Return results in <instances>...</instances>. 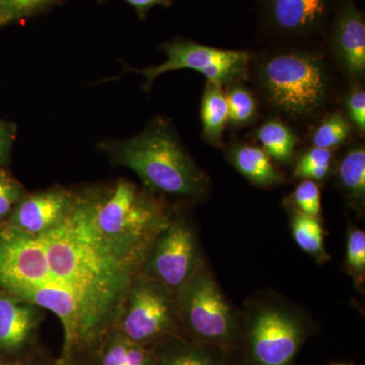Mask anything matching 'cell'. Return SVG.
I'll return each mask as SVG.
<instances>
[{"label": "cell", "instance_id": "cell-1", "mask_svg": "<svg viewBox=\"0 0 365 365\" xmlns=\"http://www.w3.org/2000/svg\"><path fill=\"white\" fill-rule=\"evenodd\" d=\"M137 273L103 246L78 194L71 215L44 234L0 227V290L59 319L63 357L100 345Z\"/></svg>", "mask_w": 365, "mask_h": 365}, {"label": "cell", "instance_id": "cell-2", "mask_svg": "<svg viewBox=\"0 0 365 365\" xmlns=\"http://www.w3.org/2000/svg\"><path fill=\"white\" fill-rule=\"evenodd\" d=\"M78 194L103 246L125 265L140 272L153 242L170 222L174 209L127 179L88 187Z\"/></svg>", "mask_w": 365, "mask_h": 365}, {"label": "cell", "instance_id": "cell-3", "mask_svg": "<svg viewBox=\"0 0 365 365\" xmlns=\"http://www.w3.org/2000/svg\"><path fill=\"white\" fill-rule=\"evenodd\" d=\"M98 146L115 165L135 173L153 195L191 201L207 196V175L165 120H155L131 138L106 140Z\"/></svg>", "mask_w": 365, "mask_h": 365}, {"label": "cell", "instance_id": "cell-4", "mask_svg": "<svg viewBox=\"0 0 365 365\" xmlns=\"http://www.w3.org/2000/svg\"><path fill=\"white\" fill-rule=\"evenodd\" d=\"M242 311L255 364H292L307 334L304 309L274 292H259Z\"/></svg>", "mask_w": 365, "mask_h": 365}, {"label": "cell", "instance_id": "cell-5", "mask_svg": "<svg viewBox=\"0 0 365 365\" xmlns=\"http://www.w3.org/2000/svg\"><path fill=\"white\" fill-rule=\"evenodd\" d=\"M258 76L268 102L289 116H309L325 102L326 67L314 53L287 51L271 55L262 62Z\"/></svg>", "mask_w": 365, "mask_h": 365}, {"label": "cell", "instance_id": "cell-6", "mask_svg": "<svg viewBox=\"0 0 365 365\" xmlns=\"http://www.w3.org/2000/svg\"><path fill=\"white\" fill-rule=\"evenodd\" d=\"M176 299L182 329L198 340L225 345L241 330V309L222 292L207 261L187 281Z\"/></svg>", "mask_w": 365, "mask_h": 365}, {"label": "cell", "instance_id": "cell-7", "mask_svg": "<svg viewBox=\"0 0 365 365\" xmlns=\"http://www.w3.org/2000/svg\"><path fill=\"white\" fill-rule=\"evenodd\" d=\"M112 329L148 348L177 338L182 325L176 297L162 283L137 273Z\"/></svg>", "mask_w": 365, "mask_h": 365}, {"label": "cell", "instance_id": "cell-8", "mask_svg": "<svg viewBox=\"0 0 365 365\" xmlns=\"http://www.w3.org/2000/svg\"><path fill=\"white\" fill-rule=\"evenodd\" d=\"M205 261L193 223L175 211L153 242L140 272L162 283L177 297Z\"/></svg>", "mask_w": 365, "mask_h": 365}, {"label": "cell", "instance_id": "cell-9", "mask_svg": "<svg viewBox=\"0 0 365 365\" xmlns=\"http://www.w3.org/2000/svg\"><path fill=\"white\" fill-rule=\"evenodd\" d=\"M167 60L158 66L141 69L145 86L158 76L179 69H192L203 74L209 83L223 86L246 78L250 55L244 51L217 49L191 41H173L163 47Z\"/></svg>", "mask_w": 365, "mask_h": 365}, {"label": "cell", "instance_id": "cell-10", "mask_svg": "<svg viewBox=\"0 0 365 365\" xmlns=\"http://www.w3.org/2000/svg\"><path fill=\"white\" fill-rule=\"evenodd\" d=\"M76 191L62 186L26 193L4 227L26 237H37L64 222L76 208Z\"/></svg>", "mask_w": 365, "mask_h": 365}, {"label": "cell", "instance_id": "cell-11", "mask_svg": "<svg viewBox=\"0 0 365 365\" xmlns=\"http://www.w3.org/2000/svg\"><path fill=\"white\" fill-rule=\"evenodd\" d=\"M42 307L0 290V352H21L35 339Z\"/></svg>", "mask_w": 365, "mask_h": 365}, {"label": "cell", "instance_id": "cell-12", "mask_svg": "<svg viewBox=\"0 0 365 365\" xmlns=\"http://www.w3.org/2000/svg\"><path fill=\"white\" fill-rule=\"evenodd\" d=\"M334 47L348 76L359 78L365 72V23L361 13L350 4L341 11L334 34Z\"/></svg>", "mask_w": 365, "mask_h": 365}, {"label": "cell", "instance_id": "cell-13", "mask_svg": "<svg viewBox=\"0 0 365 365\" xmlns=\"http://www.w3.org/2000/svg\"><path fill=\"white\" fill-rule=\"evenodd\" d=\"M227 158L235 169L259 188H273L284 181L267 153L258 146L237 143L228 148Z\"/></svg>", "mask_w": 365, "mask_h": 365}, {"label": "cell", "instance_id": "cell-14", "mask_svg": "<svg viewBox=\"0 0 365 365\" xmlns=\"http://www.w3.org/2000/svg\"><path fill=\"white\" fill-rule=\"evenodd\" d=\"M326 6L327 0H269L274 24L288 33L313 28L325 14Z\"/></svg>", "mask_w": 365, "mask_h": 365}, {"label": "cell", "instance_id": "cell-15", "mask_svg": "<svg viewBox=\"0 0 365 365\" xmlns=\"http://www.w3.org/2000/svg\"><path fill=\"white\" fill-rule=\"evenodd\" d=\"M338 182L348 203L364 215L365 207V150L356 145L341 158L337 170Z\"/></svg>", "mask_w": 365, "mask_h": 365}, {"label": "cell", "instance_id": "cell-16", "mask_svg": "<svg viewBox=\"0 0 365 365\" xmlns=\"http://www.w3.org/2000/svg\"><path fill=\"white\" fill-rule=\"evenodd\" d=\"M101 343L98 365H155V356L148 347L132 342L114 329Z\"/></svg>", "mask_w": 365, "mask_h": 365}, {"label": "cell", "instance_id": "cell-17", "mask_svg": "<svg viewBox=\"0 0 365 365\" xmlns=\"http://www.w3.org/2000/svg\"><path fill=\"white\" fill-rule=\"evenodd\" d=\"M201 121L204 138L215 145L222 143L225 125L228 122L227 95L222 86L209 81L206 83L201 103Z\"/></svg>", "mask_w": 365, "mask_h": 365}, {"label": "cell", "instance_id": "cell-18", "mask_svg": "<svg viewBox=\"0 0 365 365\" xmlns=\"http://www.w3.org/2000/svg\"><path fill=\"white\" fill-rule=\"evenodd\" d=\"M289 211L290 227L297 246L319 265L330 261V255L327 253L325 248V234L321 220L304 215L299 211Z\"/></svg>", "mask_w": 365, "mask_h": 365}, {"label": "cell", "instance_id": "cell-19", "mask_svg": "<svg viewBox=\"0 0 365 365\" xmlns=\"http://www.w3.org/2000/svg\"><path fill=\"white\" fill-rule=\"evenodd\" d=\"M256 137L270 158L281 165H292L297 138L289 127L278 120H269L259 127Z\"/></svg>", "mask_w": 365, "mask_h": 365}, {"label": "cell", "instance_id": "cell-20", "mask_svg": "<svg viewBox=\"0 0 365 365\" xmlns=\"http://www.w3.org/2000/svg\"><path fill=\"white\" fill-rule=\"evenodd\" d=\"M344 269L351 276L355 287L364 294L365 287V232L356 227H349Z\"/></svg>", "mask_w": 365, "mask_h": 365}, {"label": "cell", "instance_id": "cell-21", "mask_svg": "<svg viewBox=\"0 0 365 365\" xmlns=\"http://www.w3.org/2000/svg\"><path fill=\"white\" fill-rule=\"evenodd\" d=\"M333 151L312 148L302 153L295 165L294 176L316 182L325 181L332 170Z\"/></svg>", "mask_w": 365, "mask_h": 365}, {"label": "cell", "instance_id": "cell-22", "mask_svg": "<svg viewBox=\"0 0 365 365\" xmlns=\"http://www.w3.org/2000/svg\"><path fill=\"white\" fill-rule=\"evenodd\" d=\"M155 365H217L201 348L184 342L163 345Z\"/></svg>", "mask_w": 365, "mask_h": 365}, {"label": "cell", "instance_id": "cell-23", "mask_svg": "<svg viewBox=\"0 0 365 365\" xmlns=\"http://www.w3.org/2000/svg\"><path fill=\"white\" fill-rule=\"evenodd\" d=\"M350 130L351 127L349 122L342 115H331L317 127L312 137V143L314 148L333 150L345 143Z\"/></svg>", "mask_w": 365, "mask_h": 365}, {"label": "cell", "instance_id": "cell-24", "mask_svg": "<svg viewBox=\"0 0 365 365\" xmlns=\"http://www.w3.org/2000/svg\"><path fill=\"white\" fill-rule=\"evenodd\" d=\"M228 108V122L235 126L250 123L257 113V104L251 91L244 86H235L225 93Z\"/></svg>", "mask_w": 365, "mask_h": 365}, {"label": "cell", "instance_id": "cell-25", "mask_svg": "<svg viewBox=\"0 0 365 365\" xmlns=\"http://www.w3.org/2000/svg\"><path fill=\"white\" fill-rule=\"evenodd\" d=\"M288 210L299 211L312 217L319 218L322 213L321 191L318 182L302 180L287 201Z\"/></svg>", "mask_w": 365, "mask_h": 365}, {"label": "cell", "instance_id": "cell-26", "mask_svg": "<svg viewBox=\"0 0 365 365\" xmlns=\"http://www.w3.org/2000/svg\"><path fill=\"white\" fill-rule=\"evenodd\" d=\"M26 194L23 185L4 168H0V227L6 225L14 206Z\"/></svg>", "mask_w": 365, "mask_h": 365}, {"label": "cell", "instance_id": "cell-27", "mask_svg": "<svg viewBox=\"0 0 365 365\" xmlns=\"http://www.w3.org/2000/svg\"><path fill=\"white\" fill-rule=\"evenodd\" d=\"M58 0H0V11L9 21L26 18Z\"/></svg>", "mask_w": 365, "mask_h": 365}, {"label": "cell", "instance_id": "cell-28", "mask_svg": "<svg viewBox=\"0 0 365 365\" xmlns=\"http://www.w3.org/2000/svg\"><path fill=\"white\" fill-rule=\"evenodd\" d=\"M350 121L359 128L365 131V93L361 88L352 91L346 101Z\"/></svg>", "mask_w": 365, "mask_h": 365}, {"label": "cell", "instance_id": "cell-29", "mask_svg": "<svg viewBox=\"0 0 365 365\" xmlns=\"http://www.w3.org/2000/svg\"><path fill=\"white\" fill-rule=\"evenodd\" d=\"M16 136V125L0 120V168H4L9 160Z\"/></svg>", "mask_w": 365, "mask_h": 365}, {"label": "cell", "instance_id": "cell-30", "mask_svg": "<svg viewBox=\"0 0 365 365\" xmlns=\"http://www.w3.org/2000/svg\"><path fill=\"white\" fill-rule=\"evenodd\" d=\"M125 1L133 6L140 16H144L155 6H169L172 0H125Z\"/></svg>", "mask_w": 365, "mask_h": 365}, {"label": "cell", "instance_id": "cell-31", "mask_svg": "<svg viewBox=\"0 0 365 365\" xmlns=\"http://www.w3.org/2000/svg\"><path fill=\"white\" fill-rule=\"evenodd\" d=\"M72 359L73 357H61V359L59 360L55 365H74L73 362H72Z\"/></svg>", "mask_w": 365, "mask_h": 365}, {"label": "cell", "instance_id": "cell-32", "mask_svg": "<svg viewBox=\"0 0 365 365\" xmlns=\"http://www.w3.org/2000/svg\"><path fill=\"white\" fill-rule=\"evenodd\" d=\"M9 23H11V21H9V19H7L6 14L2 13L1 11H0V28H1V26H6V24Z\"/></svg>", "mask_w": 365, "mask_h": 365}, {"label": "cell", "instance_id": "cell-33", "mask_svg": "<svg viewBox=\"0 0 365 365\" xmlns=\"http://www.w3.org/2000/svg\"><path fill=\"white\" fill-rule=\"evenodd\" d=\"M0 365H16V364H9V362L0 361Z\"/></svg>", "mask_w": 365, "mask_h": 365}, {"label": "cell", "instance_id": "cell-34", "mask_svg": "<svg viewBox=\"0 0 365 365\" xmlns=\"http://www.w3.org/2000/svg\"><path fill=\"white\" fill-rule=\"evenodd\" d=\"M331 365H352V364H331Z\"/></svg>", "mask_w": 365, "mask_h": 365}]
</instances>
